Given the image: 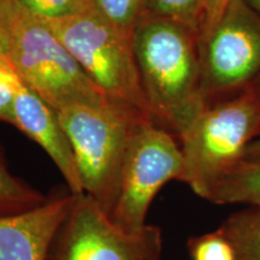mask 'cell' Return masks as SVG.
<instances>
[{
	"label": "cell",
	"instance_id": "obj_4",
	"mask_svg": "<svg viewBox=\"0 0 260 260\" xmlns=\"http://www.w3.org/2000/svg\"><path fill=\"white\" fill-rule=\"evenodd\" d=\"M73 148L84 194L107 214L115 206L130 136L149 117L117 105H70L57 111Z\"/></svg>",
	"mask_w": 260,
	"mask_h": 260
},
{
	"label": "cell",
	"instance_id": "obj_7",
	"mask_svg": "<svg viewBox=\"0 0 260 260\" xmlns=\"http://www.w3.org/2000/svg\"><path fill=\"white\" fill-rule=\"evenodd\" d=\"M198 48L205 100L212 94L241 92L260 74V16L245 0H232L198 40Z\"/></svg>",
	"mask_w": 260,
	"mask_h": 260
},
{
	"label": "cell",
	"instance_id": "obj_10",
	"mask_svg": "<svg viewBox=\"0 0 260 260\" xmlns=\"http://www.w3.org/2000/svg\"><path fill=\"white\" fill-rule=\"evenodd\" d=\"M12 125L34 140L53 160L74 195L84 194L70 141L54 109L23 82L14 102Z\"/></svg>",
	"mask_w": 260,
	"mask_h": 260
},
{
	"label": "cell",
	"instance_id": "obj_25",
	"mask_svg": "<svg viewBox=\"0 0 260 260\" xmlns=\"http://www.w3.org/2000/svg\"><path fill=\"white\" fill-rule=\"evenodd\" d=\"M148 260H159V256H154V258H151V259H148Z\"/></svg>",
	"mask_w": 260,
	"mask_h": 260
},
{
	"label": "cell",
	"instance_id": "obj_8",
	"mask_svg": "<svg viewBox=\"0 0 260 260\" xmlns=\"http://www.w3.org/2000/svg\"><path fill=\"white\" fill-rule=\"evenodd\" d=\"M56 241L53 260H148L161 252L158 228L124 232L87 194L74 195Z\"/></svg>",
	"mask_w": 260,
	"mask_h": 260
},
{
	"label": "cell",
	"instance_id": "obj_23",
	"mask_svg": "<svg viewBox=\"0 0 260 260\" xmlns=\"http://www.w3.org/2000/svg\"><path fill=\"white\" fill-rule=\"evenodd\" d=\"M245 2L248 4L249 8L254 10L256 14L260 16V0H245Z\"/></svg>",
	"mask_w": 260,
	"mask_h": 260
},
{
	"label": "cell",
	"instance_id": "obj_2",
	"mask_svg": "<svg viewBox=\"0 0 260 260\" xmlns=\"http://www.w3.org/2000/svg\"><path fill=\"white\" fill-rule=\"evenodd\" d=\"M10 31L9 64L18 79L54 111L113 103L95 86L51 28L16 0H3Z\"/></svg>",
	"mask_w": 260,
	"mask_h": 260
},
{
	"label": "cell",
	"instance_id": "obj_20",
	"mask_svg": "<svg viewBox=\"0 0 260 260\" xmlns=\"http://www.w3.org/2000/svg\"><path fill=\"white\" fill-rule=\"evenodd\" d=\"M2 2L0 0V60L8 61L10 56V47H11V40H10V31L6 24L4 14H3Z\"/></svg>",
	"mask_w": 260,
	"mask_h": 260
},
{
	"label": "cell",
	"instance_id": "obj_19",
	"mask_svg": "<svg viewBox=\"0 0 260 260\" xmlns=\"http://www.w3.org/2000/svg\"><path fill=\"white\" fill-rule=\"evenodd\" d=\"M232 0H200L198 40L218 22Z\"/></svg>",
	"mask_w": 260,
	"mask_h": 260
},
{
	"label": "cell",
	"instance_id": "obj_22",
	"mask_svg": "<svg viewBox=\"0 0 260 260\" xmlns=\"http://www.w3.org/2000/svg\"><path fill=\"white\" fill-rule=\"evenodd\" d=\"M251 87H252L253 92L255 93L256 98H258L259 102H260V74L258 75V77H256V79L254 80V82L251 84Z\"/></svg>",
	"mask_w": 260,
	"mask_h": 260
},
{
	"label": "cell",
	"instance_id": "obj_11",
	"mask_svg": "<svg viewBox=\"0 0 260 260\" xmlns=\"http://www.w3.org/2000/svg\"><path fill=\"white\" fill-rule=\"evenodd\" d=\"M210 201L260 207V162H242L216 188Z\"/></svg>",
	"mask_w": 260,
	"mask_h": 260
},
{
	"label": "cell",
	"instance_id": "obj_16",
	"mask_svg": "<svg viewBox=\"0 0 260 260\" xmlns=\"http://www.w3.org/2000/svg\"><path fill=\"white\" fill-rule=\"evenodd\" d=\"M189 251L193 260H237L233 243L219 229L191 239Z\"/></svg>",
	"mask_w": 260,
	"mask_h": 260
},
{
	"label": "cell",
	"instance_id": "obj_6",
	"mask_svg": "<svg viewBox=\"0 0 260 260\" xmlns=\"http://www.w3.org/2000/svg\"><path fill=\"white\" fill-rule=\"evenodd\" d=\"M183 154L168 130L153 121L140 122L130 136L123 160L118 195L110 218L128 233L144 229L146 216L159 189L181 181Z\"/></svg>",
	"mask_w": 260,
	"mask_h": 260
},
{
	"label": "cell",
	"instance_id": "obj_9",
	"mask_svg": "<svg viewBox=\"0 0 260 260\" xmlns=\"http://www.w3.org/2000/svg\"><path fill=\"white\" fill-rule=\"evenodd\" d=\"M74 203V194L22 213L0 216V260H46Z\"/></svg>",
	"mask_w": 260,
	"mask_h": 260
},
{
	"label": "cell",
	"instance_id": "obj_24",
	"mask_svg": "<svg viewBox=\"0 0 260 260\" xmlns=\"http://www.w3.org/2000/svg\"><path fill=\"white\" fill-rule=\"evenodd\" d=\"M12 70L11 67H10V64L8 63V61H3L0 60V74L2 73H5V71H10ZM14 71V70H12Z\"/></svg>",
	"mask_w": 260,
	"mask_h": 260
},
{
	"label": "cell",
	"instance_id": "obj_3",
	"mask_svg": "<svg viewBox=\"0 0 260 260\" xmlns=\"http://www.w3.org/2000/svg\"><path fill=\"white\" fill-rule=\"evenodd\" d=\"M260 135V102L247 87L236 96L206 105L181 136V181L209 200L213 191L245 161L249 145Z\"/></svg>",
	"mask_w": 260,
	"mask_h": 260
},
{
	"label": "cell",
	"instance_id": "obj_1",
	"mask_svg": "<svg viewBox=\"0 0 260 260\" xmlns=\"http://www.w3.org/2000/svg\"><path fill=\"white\" fill-rule=\"evenodd\" d=\"M198 38L171 19L142 15L133 35V50L152 118L181 138L207 103L201 87Z\"/></svg>",
	"mask_w": 260,
	"mask_h": 260
},
{
	"label": "cell",
	"instance_id": "obj_21",
	"mask_svg": "<svg viewBox=\"0 0 260 260\" xmlns=\"http://www.w3.org/2000/svg\"><path fill=\"white\" fill-rule=\"evenodd\" d=\"M243 162H260V135L249 145Z\"/></svg>",
	"mask_w": 260,
	"mask_h": 260
},
{
	"label": "cell",
	"instance_id": "obj_12",
	"mask_svg": "<svg viewBox=\"0 0 260 260\" xmlns=\"http://www.w3.org/2000/svg\"><path fill=\"white\" fill-rule=\"evenodd\" d=\"M219 230L233 243L237 260H260V207L233 214Z\"/></svg>",
	"mask_w": 260,
	"mask_h": 260
},
{
	"label": "cell",
	"instance_id": "obj_5",
	"mask_svg": "<svg viewBox=\"0 0 260 260\" xmlns=\"http://www.w3.org/2000/svg\"><path fill=\"white\" fill-rule=\"evenodd\" d=\"M42 21L111 102L152 118L133 41L98 11L93 0L76 14Z\"/></svg>",
	"mask_w": 260,
	"mask_h": 260
},
{
	"label": "cell",
	"instance_id": "obj_18",
	"mask_svg": "<svg viewBox=\"0 0 260 260\" xmlns=\"http://www.w3.org/2000/svg\"><path fill=\"white\" fill-rule=\"evenodd\" d=\"M21 82L12 70L0 74V121L12 123L15 95Z\"/></svg>",
	"mask_w": 260,
	"mask_h": 260
},
{
	"label": "cell",
	"instance_id": "obj_17",
	"mask_svg": "<svg viewBox=\"0 0 260 260\" xmlns=\"http://www.w3.org/2000/svg\"><path fill=\"white\" fill-rule=\"evenodd\" d=\"M19 5L41 19L60 18L86 8L92 0H16Z\"/></svg>",
	"mask_w": 260,
	"mask_h": 260
},
{
	"label": "cell",
	"instance_id": "obj_15",
	"mask_svg": "<svg viewBox=\"0 0 260 260\" xmlns=\"http://www.w3.org/2000/svg\"><path fill=\"white\" fill-rule=\"evenodd\" d=\"M151 14L177 22L198 38L200 0H146Z\"/></svg>",
	"mask_w": 260,
	"mask_h": 260
},
{
	"label": "cell",
	"instance_id": "obj_14",
	"mask_svg": "<svg viewBox=\"0 0 260 260\" xmlns=\"http://www.w3.org/2000/svg\"><path fill=\"white\" fill-rule=\"evenodd\" d=\"M146 0H93L98 11L117 30L133 41L136 24L141 18Z\"/></svg>",
	"mask_w": 260,
	"mask_h": 260
},
{
	"label": "cell",
	"instance_id": "obj_13",
	"mask_svg": "<svg viewBox=\"0 0 260 260\" xmlns=\"http://www.w3.org/2000/svg\"><path fill=\"white\" fill-rule=\"evenodd\" d=\"M47 199L10 172L0 157V216L35 209Z\"/></svg>",
	"mask_w": 260,
	"mask_h": 260
}]
</instances>
